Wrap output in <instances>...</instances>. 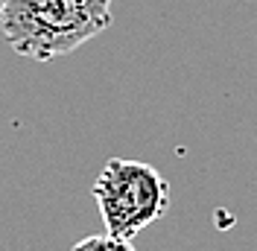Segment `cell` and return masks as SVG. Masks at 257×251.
Returning a JSON list of instances; mask_svg holds the SVG:
<instances>
[{
  "label": "cell",
  "mask_w": 257,
  "mask_h": 251,
  "mask_svg": "<svg viewBox=\"0 0 257 251\" xmlns=\"http://www.w3.org/2000/svg\"><path fill=\"white\" fill-rule=\"evenodd\" d=\"M111 27V0H6L0 32L18 56L53 62Z\"/></svg>",
  "instance_id": "6da1fadb"
},
{
  "label": "cell",
  "mask_w": 257,
  "mask_h": 251,
  "mask_svg": "<svg viewBox=\"0 0 257 251\" xmlns=\"http://www.w3.org/2000/svg\"><path fill=\"white\" fill-rule=\"evenodd\" d=\"M94 202L105 231L132 239L167 213L170 184L152 164L111 158L94 181Z\"/></svg>",
  "instance_id": "7a4b0ae2"
},
{
  "label": "cell",
  "mask_w": 257,
  "mask_h": 251,
  "mask_svg": "<svg viewBox=\"0 0 257 251\" xmlns=\"http://www.w3.org/2000/svg\"><path fill=\"white\" fill-rule=\"evenodd\" d=\"M70 251H135V248H132V239L102 234V236H85Z\"/></svg>",
  "instance_id": "3957f363"
},
{
  "label": "cell",
  "mask_w": 257,
  "mask_h": 251,
  "mask_svg": "<svg viewBox=\"0 0 257 251\" xmlns=\"http://www.w3.org/2000/svg\"><path fill=\"white\" fill-rule=\"evenodd\" d=\"M3 3H6V0H0V9H3Z\"/></svg>",
  "instance_id": "277c9868"
}]
</instances>
